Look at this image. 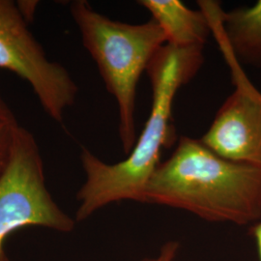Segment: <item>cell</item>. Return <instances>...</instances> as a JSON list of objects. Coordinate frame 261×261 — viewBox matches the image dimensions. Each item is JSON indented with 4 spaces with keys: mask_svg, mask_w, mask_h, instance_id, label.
<instances>
[{
    "mask_svg": "<svg viewBox=\"0 0 261 261\" xmlns=\"http://www.w3.org/2000/svg\"><path fill=\"white\" fill-rule=\"evenodd\" d=\"M203 63V47L179 48L165 45L146 73L152 85L149 117L128 157L107 164L83 147L81 162L85 181L76 194L75 221L83 222L103 207L120 201L144 203L148 182L161 164V153L172 138V109L179 89Z\"/></svg>",
    "mask_w": 261,
    "mask_h": 261,
    "instance_id": "1",
    "label": "cell"
},
{
    "mask_svg": "<svg viewBox=\"0 0 261 261\" xmlns=\"http://www.w3.org/2000/svg\"><path fill=\"white\" fill-rule=\"evenodd\" d=\"M144 203L185 210L210 223L254 224L261 219V168L181 137L150 179Z\"/></svg>",
    "mask_w": 261,
    "mask_h": 261,
    "instance_id": "2",
    "label": "cell"
},
{
    "mask_svg": "<svg viewBox=\"0 0 261 261\" xmlns=\"http://www.w3.org/2000/svg\"><path fill=\"white\" fill-rule=\"evenodd\" d=\"M83 45L93 58L108 92L118 108V134L128 155L137 141L136 101L140 77L167 39L154 19L132 24L94 10L85 0L70 4Z\"/></svg>",
    "mask_w": 261,
    "mask_h": 261,
    "instance_id": "3",
    "label": "cell"
},
{
    "mask_svg": "<svg viewBox=\"0 0 261 261\" xmlns=\"http://www.w3.org/2000/svg\"><path fill=\"white\" fill-rule=\"evenodd\" d=\"M75 223L47 189L43 159L33 134L19 127L9 164L0 177V261H11L5 244L19 229L39 226L69 233Z\"/></svg>",
    "mask_w": 261,
    "mask_h": 261,
    "instance_id": "4",
    "label": "cell"
},
{
    "mask_svg": "<svg viewBox=\"0 0 261 261\" xmlns=\"http://www.w3.org/2000/svg\"><path fill=\"white\" fill-rule=\"evenodd\" d=\"M28 24L17 3L0 0V69L28 82L45 112L61 123L79 87L63 66L47 58Z\"/></svg>",
    "mask_w": 261,
    "mask_h": 261,
    "instance_id": "5",
    "label": "cell"
},
{
    "mask_svg": "<svg viewBox=\"0 0 261 261\" xmlns=\"http://www.w3.org/2000/svg\"><path fill=\"white\" fill-rule=\"evenodd\" d=\"M221 49L231 69L235 89L200 140L224 158L261 168V93L231 54Z\"/></svg>",
    "mask_w": 261,
    "mask_h": 261,
    "instance_id": "6",
    "label": "cell"
},
{
    "mask_svg": "<svg viewBox=\"0 0 261 261\" xmlns=\"http://www.w3.org/2000/svg\"><path fill=\"white\" fill-rule=\"evenodd\" d=\"M198 3L210 19L220 47L229 51L240 65L261 68V0L227 12L216 2Z\"/></svg>",
    "mask_w": 261,
    "mask_h": 261,
    "instance_id": "7",
    "label": "cell"
},
{
    "mask_svg": "<svg viewBox=\"0 0 261 261\" xmlns=\"http://www.w3.org/2000/svg\"><path fill=\"white\" fill-rule=\"evenodd\" d=\"M139 4L149 12L172 47H203L212 34L210 19L201 8L191 9L180 0H140Z\"/></svg>",
    "mask_w": 261,
    "mask_h": 261,
    "instance_id": "8",
    "label": "cell"
},
{
    "mask_svg": "<svg viewBox=\"0 0 261 261\" xmlns=\"http://www.w3.org/2000/svg\"><path fill=\"white\" fill-rule=\"evenodd\" d=\"M19 127L14 112L0 95V177L9 164Z\"/></svg>",
    "mask_w": 261,
    "mask_h": 261,
    "instance_id": "9",
    "label": "cell"
},
{
    "mask_svg": "<svg viewBox=\"0 0 261 261\" xmlns=\"http://www.w3.org/2000/svg\"><path fill=\"white\" fill-rule=\"evenodd\" d=\"M180 251V244L170 240L162 245L158 254L153 257H146L138 261H176Z\"/></svg>",
    "mask_w": 261,
    "mask_h": 261,
    "instance_id": "10",
    "label": "cell"
},
{
    "mask_svg": "<svg viewBox=\"0 0 261 261\" xmlns=\"http://www.w3.org/2000/svg\"><path fill=\"white\" fill-rule=\"evenodd\" d=\"M17 6L19 8V12L22 16V18L25 19L27 22H30L35 15L36 8L38 6V1H32V0H23V1H18L16 2Z\"/></svg>",
    "mask_w": 261,
    "mask_h": 261,
    "instance_id": "11",
    "label": "cell"
},
{
    "mask_svg": "<svg viewBox=\"0 0 261 261\" xmlns=\"http://www.w3.org/2000/svg\"><path fill=\"white\" fill-rule=\"evenodd\" d=\"M250 233L252 237L255 239L257 250H258V255L261 261V219L255 224L252 225L250 230Z\"/></svg>",
    "mask_w": 261,
    "mask_h": 261,
    "instance_id": "12",
    "label": "cell"
}]
</instances>
